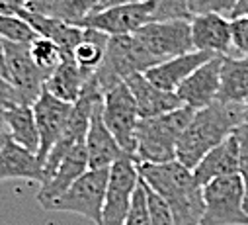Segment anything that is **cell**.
I'll return each instance as SVG.
<instances>
[{
	"instance_id": "obj_17",
	"label": "cell",
	"mask_w": 248,
	"mask_h": 225,
	"mask_svg": "<svg viewBox=\"0 0 248 225\" xmlns=\"http://www.w3.org/2000/svg\"><path fill=\"white\" fill-rule=\"evenodd\" d=\"M125 84L129 86V90H131V94L135 98L141 120L156 118V116L168 114V112L178 110V108L184 106L176 92H168V90L158 88L143 73L129 77L125 80Z\"/></svg>"
},
{
	"instance_id": "obj_13",
	"label": "cell",
	"mask_w": 248,
	"mask_h": 225,
	"mask_svg": "<svg viewBox=\"0 0 248 225\" xmlns=\"http://www.w3.org/2000/svg\"><path fill=\"white\" fill-rule=\"evenodd\" d=\"M221 63H223V55H217V57L203 63L200 69H196L178 86L176 94L184 106L198 112L211 106L217 100L219 84H221Z\"/></svg>"
},
{
	"instance_id": "obj_34",
	"label": "cell",
	"mask_w": 248,
	"mask_h": 225,
	"mask_svg": "<svg viewBox=\"0 0 248 225\" xmlns=\"http://www.w3.org/2000/svg\"><path fill=\"white\" fill-rule=\"evenodd\" d=\"M231 28H232V45L248 55V18H234L231 20Z\"/></svg>"
},
{
	"instance_id": "obj_15",
	"label": "cell",
	"mask_w": 248,
	"mask_h": 225,
	"mask_svg": "<svg viewBox=\"0 0 248 225\" xmlns=\"http://www.w3.org/2000/svg\"><path fill=\"white\" fill-rule=\"evenodd\" d=\"M192 41L196 51L227 55L232 47L231 20L223 14H196L190 20Z\"/></svg>"
},
{
	"instance_id": "obj_21",
	"label": "cell",
	"mask_w": 248,
	"mask_h": 225,
	"mask_svg": "<svg viewBox=\"0 0 248 225\" xmlns=\"http://www.w3.org/2000/svg\"><path fill=\"white\" fill-rule=\"evenodd\" d=\"M229 175H238V141L234 137V131L221 145L209 151L194 168V177L202 186Z\"/></svg>"
},
{
	"instance_id": "obj_11",
	"label": "cell",
	"mask_w": 248,
	"mask_h": 225,
	"mask_svg": "<svg viewBox=\"0 0 248 225\" xmlns=\"http://www.w3.org/2000/svg\"><path fill=\"white\" fill-rule=\"evenodd\" d=\"M149 22H153V8L149 0H145V2L104 6L92 12L90 16H86L77 26L92 28L113 37V35H133Z\"/></svg>"
},
{
	"instance_id": "obj_8",
	"label": "cell",
	"mask_w": 248,
	"mask_h": 225,
	"mask_svg": "<svg viewBox=\"0 0 248 225\" xmlns=\"http://www.w3.org/2000/svg\"><path fill=\"white\" fill-rule=\"evenodd\" d=\"M108 177H109V168H98V171L88 168L63 196L51 202L43 209L77 213L98 225L102 217L106 190H108Z\"/></svg>"
},
{
	"instance_id": "obj_7",
	"label": "cell",
	"mask_w": 248,
	"mask_h": 225,
	"mask_svg": "<svg viewBox=\"0 0 248 225\" xmlns=\"http://www.w3.org/2000/svg\"><path fill=\"white\" fill-rule=\"evenodd\" d=\"M139 162L131 155H121L111 166L108 177V190L104 198L102 217L98 225H123L127 219L133 194L139 186Z\"/></svg>"
},
{
	"instance_id": "obj_42",
	"label": "cell",
	"mask_w": 248,
	"mask_h": 225,
	"mask_svg": "<svg viewBox=\"0 0 248 225\" xmlns=\"http://www.w3.org/2000/svg\"><path fill=\"white\" fill-rule=\"evenodd\" d=\"M8 137H6V133H0V149H2V145H4V141H6Z\"/></svg>"
},
{
	"instance_id": "obj_1",
	"label": "cell",
	"mask_w": 248,
	"mask_h": 225,
	"mask_svg": "<svg viewBox=\"0 0 248 225\" xmlns=\"http://www.w3.org/2000/svg\"><path fill=\"white\" fill-rule=\"evenodd\" d=\"M141 180L162 198L172 213V225H200L203 217V186L194 171L180 161L151 164L139 162Z\"/></svg>"
},
{
	"instance_id": "obj_23",
	"label": "cell",
	"mask_w": 248,
	"mask_h": 225,
	"mask_svg": "<svg viewBox=\"0 0 248 225\" xmlns=\"http://www.w3.org/2000/svg\"><path fill=\"white\" fill-rule=\"evenodd\" d=\"M4 131L6 137L30 153L39 151V133L33 116V108L28 104H12L4 110Z\"/></svg>"
},
{
	"instance_id": "obj_29",
	"label": "cell",
	"mask_w": 248,
	"mask_h": 225,
	"mask_svg": "<svg viewBox=\"0 0 248 225\" xmlns=\"http://www.w3.org/2000/svg\"><path fill=\"white\" fill-rule=\"evenodd\" d=\"M100 4H102V0H61L57 18L77 26L92 12L100 10Z\"/></svg>"
},
{
	"instance_id": "obj_19",
	"label": "cell",
	"mask_w": 248,
	"mask_h": 225,
	"mask_svg": "<svg viewBox=\"0 0 248 225\" xmlns=\"http://www.w3.org/2000/svg\"><path fill=\"white\" fill-rule=\"evenodd\" d=\"M10 178H24L43 182V164L35 153L20 147L18 143L6 139L0 149V182Z\"/></svg>"
},
{
	"instance_id": "obj_10",
	"label": "cell",
	"mask_w": 248,
	"mask_h": 225,
	"mask_svg": "<svg viewBox=\"0 0 248 225\" xmlns=\"http://www.w3.org/2000/svg\"><path fill=\"white\" fill-rule=\"evenodd\" d=\"M133 35L158 63L178 57V55H184V53L196 51L192 41L190 20L149 22Z\"/></svg>"
},
{
	"instance_id": "obj_12",
	"label": "cell",
	"mask_w": 248,
	"mask_h": 225,
	"mask_svg": "<svg viewBox=\"0 0 248 225\" xmlns=\"http://www.w3.org/2000/svg\"><path fill=\"white\" fill-rule=\"evenodd\" d=\"M31 108H33L37 133H39L37 159L43 164V161L47 159V155L51 153V149L55 147V143L59 141V137L63 135V131L67 128V122L73 112V104L55 98L53 94H49L43 88V92L37 96V100L31 104Z\"/></svg>"
},
{
	"instance_id": "obj_30",
	"label": "cell",
	"mask_w": 248,
	"mask_h": 225,
	"mask_svg": "<svg viewBox=\"0 0 248 225\" xmlns=\"http://www.w3.org/2000/svg\"><path fill=\"white\" fill-rule=\"evenodd\" d=\"M123 225H151V213H149V204H147V192L143 180H139V186L133 194V202L127 213V219Z\"/></svg>"
},
{
	"instance_id": "obj_41",
	"label": "cell",
	"mask_w": 248,
	"mask_h": 225,
	"mask_svg": "<svg viewBox=\"0 0 248 225\" xmlns=\"http://www.w3.org/2000/svg\"><path fill=\"white\" fill-rule=\"evenodd\" d=\"M244 124H248V100L244 102Z\"/></svg>"
},
{
	"instance_id": "obj_22",
	"label": "cell",
	"mask_w": 248,
	"mask_h": 225,
	"mask_svg": "<svg viewBox=\"0 0 248 225\" xmlns=\"http://www.w3.org/2000/svg\"><path fill=\"white\" fill-rule=\"evenodd\" d=\"M92 75L94 73L80 69L73 57H65L63 63H61L53 73L47 75L43 88L59 100L75 104L80 98V94H82V90H84V86Z\"/></svg>"
},
{
	"instance_id": "obj_25",
	"label": "cell",
	"mask_w": 248,
	"mask_h": 225,
	"mask_svg": "<svg viewBox=\"0 0 248 225\" xmlns=\"http://www.w3.org/2000/svg\"><path fill=\"white\" fill-rule=\"evenodd\" d=\"M82 30H84L82 39L73 49L71 57L75 59V63L80 69H84L88 73H94L104 61L109 35H106V33H102L98 30H92V28H82Z\"/></svg>"
},
{
	"instance_id": "obj_32",
	"label": "cell",
	"mask_w": 248,
	"mask_h": 225,
	"mask_svg": "<svg viewBox=\"0 0 248 225\" xmlns=\"http://www.w3.org/2000/svg\"><path fill=\"white\" fill-rule=\"evenodd\" d=\"M238 0H190V12L196 14H232Z\"/></svg>"
},
{
	"instance_id": "obj_14",
	"label": "cell",
	"mask_w": 248,
	"mask_h": 225,
	"mask_svg": "<svg viewBox=\"0 0 248 225\" xmlns=\"http://www.w3.org/2000/svg\"><path fill=\"white\" fill-rule=\"evenodd\" d=\"M86 171H88V155L84 143H80L75 145L65 155V159L59 162L57 171L39 186L37 202L41 204V208H47L51 202L63 196Z\"/></svg>"
},
{
	"instance_id": "obj_18",
	"label": "cell",
	"mask_w": 248,
	"mask_h": 225,
	"mask_svg": "<svg viewBox=\"0 0 248 225\" xmlns=\"http://www.w3.org/2000/svg\"><path fill=\"white\" fill-rule=\"evenodd\" d=\"M104 100V98H102ZM84 147L88 155V168L98 171V168H109L121 155H125L117 145L115 137L109 133V129L104 124L102 118V102L96 106L86 137H84Z\"/></svg>"
},
{
	"instance_id": "obj_27",
	"label": "cell",
	"mask_w": 248,
	"mask_h": 225,
	"mask_svg": "<svg viewBox=\"0 0 248 225\" xmlns=\"http://www.w3.org/2000/svg\"><path fill=\"white\" fill-rule=\"evenodd\" d=\"M37 37L33 28L20 16L0 14V39L12 43H31Z\"/></svg>"
},
{
	"instance_id": "obj_5",
	"label": "cell",
	"mask_w": 248,
	"mask_h": 225,
	"mask_svg": "<svg viewBox=\"0 0 248 225\" xmlns=\"http://www.w3.org/2000/svg\"><path fill=\"white\" fill-rule=\"evenodd\" d=\"M200 225H248L246 190L240 175L221 177L203 186Z\"/></svg>"
},
{
	"instance_id": "obj_35",
	"label": "cell",
	"mask_w": 248,
	"mask_h": 225,
	"mask_svg": "<svg viewBox=\"0 0 248 225\" xmlns=\"http://www.w3.org/2000/svg\"><path fill=\"white\" fill-rule=\"evenodd\" d=\"M12 104H18L16 94H14L12 86L6 82V79L0 75V133H6L4 131V110Z\"/></svg>"
},
{
	"instance_id": "obj_39",
	"label": "cell",
	"mask_w": 248,
	"mask_h": 225,
	"mask_svg": "<svg viewBox=\"0 0 248 225\" xmlns=\"http://www.w3.org/2000/svg\"><path fill=\"white\" fill-rule=\"evenodd\" d=\"M129 2H145V0H108L104 6H111V4H129ZM102 6V8H104Z\"/></svg>"
},
{
	"instance_id": "obj_38",
	"label": "cell",
	"mask_w": 248,
	"mask_h": 225,
	"mask_svg": "<svg viewBox=\"0 0 248 225\" xmlns=\"http://www.w3.org/2000/svg\"><path fill=\"white\" fill-rule=\"evenodd\" d=\"M234 18H248V0H238V4L231 14V20Z\"/></svg>"
},
{
	"instance_id": "obj_24",
	"label": "cell",
	"mask_w": 248,
	"mask_h": 225,
	"mask_svg": "<svg viewBox=\"0 0 248 225\" xmlns=\"http://www.w3.org/2000/svg\"><path fill=\"white\" fill-rule=\"evenodd\" d=\"M217 100L227 104H244L248 100V55L240 59L223 55Z\"/></svg>"
},
{
	"instance_id": "obj_26",
	"label": "cell",
	"mask_w": 248,
	"mask_h": 225,
	"mask_svg": "<svg viewBox=\"0 0 248 225\" xmlns=\"http://www.w3.org/2000/svg\"><path fill=\"white\" fill-rule=\"evenodd\" d=\"M30 55L33 63L45 73H53L61 63L65 59V53L61 49L55 41L51 39H45V37H35L31 43H30Z\"/></svg>"
},
{
	"instance_id": "obj_28",
	"label": "cell",
	"mask_w": 248,
	"mask_h": 225,
	"mask_svg": "<svg viewBox=\"0 0 248 225\" xmlns=\"http://www.w3.org/2000/svg\"><path fill=\"white\" fill-rule=\"evenodd\" d=\"M153 8V22L162 20H192L190 0H149Z\"/></svg>"
},
{
	"instance_id": "obj_20",
	"label": "cell",
	"mask_w": 248,
	"mask_h": 225,
	"mask_svg": "<svg viewBox=\"0 0 248 225\" xmlns=\"http://www.w3.org/2000/svg\"><path fill=\"white\" fill-rule=\"evenodd\" d=\"M18 16L24 18L33 28L37 37H45V39L55 41L61 49H63L65 57H71L73 49L80 43L82 33H84V30L80 26L69 24V22L61 20V18L43 16V14H35V12H30V10H22Z\"/></svg>"
},
{
	"instance_id": "obj_9",
	"label": "cell",
	"mask_w": 248,
	"mask_h": 225,
	"mask_svg": "<svg viewBox=\"0 0 248 225\" xmlns=\"http://www.w3.org/2000/svg\"><path fill=\"white\" fill-rule=\"evenodd\" d=\"M4 43V69L2 75L12 86L18 104L31 106L43 92L47 75L33 63L30 55V43Z\"/></svg>"
},
{
	"instance_id": "obj_33",
	"label": "cell",
	"mask_w": 248,
	"mask_h": 225,
	"mask_svg": "<svg viewBox=\"0 0 248 225\" xmlns=\"http://www.w3.org/2000/svg\"><path fill=\"white\" fill-rule=\"evenodd\" d=\"M145 192H147V204H149V213H151V225H172V213L168 206L162 202V198L156 196L147 184H145Z\"/></svg>"
},
{
	"instance_id": "obj_6",
	"label": "cell",
	"mask_w": 248,
	"mask_h": 225,
	"mask_svg": "<svg viewBox=\"0 0 248 225\" xmlns=\"http://www.w3.org/2000/svg\"><path fill=\"white\" fill-rule=\"evenodd\" d=\"M102 118L109 133L125 155L135 157L137 151V128L141 122L135 98L125 82L108 90L102 100Z\"/></svg>"
},
{
	"instance_id": "obj_36",
	"label": "cell",
	"mask_w": 248,
	"mask_h": 225,
	"mask_svg": "<svg viewBox=\"0 0 248 225\" xmlns=\"http://www.w3.org/2000/svg\"><path fill=\"white\" fill-rule=\"evenodd\" d=\"M59 6H61V0H26V8L24 10L57 18Z\"/></svg>"
},
{
	"instance_id": "obj_16",
	"label": "cell",
	"mask_w": 248,
	"mask_h": 225,
	"mask_svg": "<svg viewBox=\"0 0 248 225\" xmlns=\"http://www.w3.org/2000/svg\"><path fill=\"white\" fill-rule=\"evenodd\" d=\"M213 57H217V55L207 53V51H190V53L178 55V57L166 59V61L151 67L145 73V77L153 84H156L158 88L168 90V92H176L178 86L188 79L196 69H200L203 63H207Z\"/></svg>"
},
{
	"instance_id": "obj_3",
	"label": "cell",
	"mask_w": 248,
	"mask_h": 225,
	"mask_svg": "<svg viewBox=\"0 0 248 225\" xmlns=\"http://www.w3.org/2000/svg\"><path fill=\"white\" fill-rule=\"evenodd\" d=\"M196 110L182 106L172 110L168 114L141 120L137 128V162H170L176 161V145L184 129L188 128L190 120L194 118Z\"/></svg>"
},
{
	"instance_id": "obj_40",
	"label": "cell",
	"mask_w": 248,
	"mask_h": 225,
	"mask_svg": "<svg viewBox=\"0 0 248 225\" xmlns=\"http://www.w3.org/2000/svg\"><path fill=\"white\" fill-rule=\"evenodd\" d=\"M2 69H4V43L0 39V73H2Z\"/></svg>"
},
{
	"instance_id": "obj_4",
	"label": "cell",
	"mask_w": 248,
	"mask_h": 225,
	"mask_svg": "<svg viewBox=\"0 0 248 225\" xmlns=\"http://www.w3.org/2000/svg\"><path fill=\"white\" fill-rule=\"evenodd\" d=\"M155 65H158V61L139 43L135 35H113L108 39L104 61L94 71V79L106 94L133 75H145Z\"/></svg>"
},
{
	"instance_id": "obj_31",
	"label": "cell",
	"mask_w": 248,
	"mask_h": 225,
	"mask_svg": "<svg viewBox=\"0 0 248 225\" xmlns=\"http://www.w3.org/2000/svg\"><path fill=\"white\" fill-rule=\"evenodd\" d=\"M234 137L238 141V175L244 182L246 209H248V124H240L234 129Z\"/></svg>"
},
{
	"instance_id": "obj_2",
	"label": "cell",
	"mask_w": 248,
	"mask_h": 225,
	"mask_svg": "<svg viewBox=\"0 0 248 225\" xmlns=\"http://www.w3.org/2000/svg\"><path fill=\"white\" fill-rule=\"evenodd\" d=\"M240 124H244V104L215 100L211 106L198 110L178 139L176 161L194 171L200 161L231 137Z\"/></svg>"
},
{
	"instance_id": "obj_37",
	"label": "cell",
	"mask_w": 248,
	"mask_h": 225,
	"mask_svg": "<svg viewBox=\"0 0 248 225\" xmlns=\"http://www.w3.org/2000/svg\"><path fill=\"white\" fill-rule=\"evenodd\" d=\"M26 8V0H0V14L18 16Z\"/></svg>"
}]
</instances>
